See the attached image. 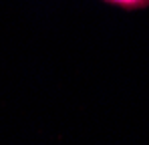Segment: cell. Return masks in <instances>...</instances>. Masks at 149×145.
Here are the masks:
<instances>
[{
	"label": "cell",
	"instance_id": "1",
	"mask_svg": "<svg viewBox=\"0 0 149 145\" xmlns=\"http://www.w3.org/2000/svg\"><path fill=\"white\" fill-rule=\"evenodd\" d=\"M107 4H113L117 8H123V10H143L149 6V0H103Z\"/></svg>",
	"mask_w": 149,
	"mask_h": 145
}]
</instances>
